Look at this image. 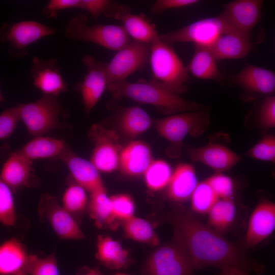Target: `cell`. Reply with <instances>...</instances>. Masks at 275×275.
Masks as SVG:
<instances>
[{"label": "cell", "mask_w": 275, "mask_h": 275, "mask_svg": "<svg viewBox=\"0 0 275 275\" xmlns=\"http://www.w3.org/2000/svg\"><path fill=\"white\" fill-rule=\"evenodd\" d=\"M30 76L34 86L44 95L58 96L67 91L56 59L44 61L37 57L32 59Z\"/></svg>", "instance_id": "2e32d148"}, {"label": "cell", "mask_w": 275, "mask_h": 275, "mask_svg": "<svg viewBox=\"0 0 275 275\" xmlns=\"http://www.w3.org/2000/svg\"><path fill=\"white\" fill-rule=\"evenodd\" d=\"M116 4L106 16L120 21L130 38L150 45L159 38L156 26L145 15L133 14L129 6Z\"/></svg>", "instance_id": "5bb4252c"}, {"label": "cell", "mask_w": 275, "mask_h": 275, "mask_svg": "<svg viewBox=\"0 0 275 275\" xmlns=\"http://www.w3.org/2000/svg\"><path fill=\"white\" fill-rule=\"evenodd\" d=\"M82 275H103L97 268L88 269Z\"/></svg>", "instance_id": "7dc6e473"}, {"label": "cell", "mask_w": 275, "mask_h": 275, "mask_svg": "<svg viewBox=\"0 0 275 275\" xmlns=\"http://www.w3.org/2000/svg\"><path fill=\"white\" fill-rule=\"evenodd\" d=\"M68 147L63 140L39 136L35 137L16 151L31 160L59 158Z\"/></svg>", "instance_id": "484cf974"}, {"label": "cell", "mask_w": 275, "mask_h": 275, "mask_svg": "<svg viewBox=\"0 0 275 275\" xmlns=\"http://www.w3.org/2000/svg\"><path fill=\"white\" fill-rule=\"evenodd\" d=\"M275 229V204L263 201L255 207L250 217L244 245L251 248L262 241Z\"/></svg>", "instance_id": "ac0fdd59"}, {"label": "cell", "mask_w": 275, "mask_h": 275, "mask_svg": "<svg viewBox=\"0 0 275 275\" xmlns=\"http://www.w3.org/2000/svg\"><path fill=\"white\" fill-rule=\"evenodd\" d=\"M69 169L76 183L90 194L105 189L98 170L90 161L76 155L69 147L58 158Z\"/></svg>", "instance_id": "d6986e66"}, {"label": "cell", "mask_w": 275, "mask_h": 275, "mask_svg": "<svg viewBox=\"0 0 275 275\" xmlns=\"http://www.w3.org/2000/svg\"><path fill=\"white\" fill-rule=\"evenodd\" d=\"M16 238L0 244V275H29L38 259Z\"/></svg>", "instance_id": "9a60e30c"}, {"label": "cell", "mask_w": 275, "mask_h": 275, "mask_svg": "<svg viewBox=\"0 0 275 275\" xmlns=\"http://www.w3.org/2000/svg\"><path fill=\"white\" fill-rule=\"evenodd\" d=\"M190 198L191 209L200 214L208 213L219 200L206 180L197 184Z\"/></svg>", "instance_id": "e575fe53"}, {"label": "cell", "mask_w": 275, "mask_h": 275, "mask_svg": "<svg viewBox=\"0 0 275 275\" xmlns=\"http://www.w3.org/2000/svg\"><path fill=\"white\" fill-rule=\"evenodd\" d=\"M259 119L265 128L275 126V97H268L263 101L259 112Z\"/></svg>", "instance_id": "7bdbcfd3"}, {"label": "cell", "mask_w": 275, "mask_h": 275, "mask_svg": "<svg viewBox=\"0 0 275 275\" xmlns=\"http://www.w3.org/2000/svg\"><path fill=\"white\" fill-rule=\"evenodd\" d=\"M107 90L114 98H129L136 102L154 106L166 114L196 111L203 106L188 101L178 95L144 79L136 82L123 80L108 84Z\"/></svg>", "instance_id": "7a4b0ae2"}, {"label": "cell", "mask_w": 275, "mask_h": 275, "mask_svg": "<svg viewBox=\"0 0 275 275\" xmlns=\"http://www.w3.org/2000/svg\"><path fill=\"white\" fill-rule=\"evenodd\" d=\"M190 256L179 237L154 249L142 267L143 275H194Z\"/></svg>", "instance_id": "5b68a950"}, {"label": "cell", "mask_w": 275, "mask_h": 275, "mask_svg": "<svg viewBox=\"0 0 275 275\" xmlns=\"http://www.w3.org/2000/svg\"><path fill=\"white\" fill-rule=\"evenodd\" d=\"M38 212L41 219L49 224L60 239L82 240L85 238L75 217L58 203L53 196L48 194L41 195Z\"/></svg>", "instance_id": "7c38bea8"}, {"label": "cell", "mask_w": 275, "mask_h": 275, "mask_svg": "<svg viewBox=\"0 0 275 275\" xmlns=\"http://www.w3.org/2000/svg\"><path fill=\"white\" fill-rule=\"evenodd\" d=\"M96 247V259L107 268L119 269L128 264V253L118 241L100 235L97 238Z\"/></svg>", "instance_id": "4316f807"}, {"label": "cell", "mask_w": 275, "mask_h": 275, "mask_svg": "<svg viewBox=\"0 0 275 275\" xmlns=\"http://www.w3.org/2000/svg\"><path fill=\"white\" fill-rule=\"evenodd\" d=\"M88 136L94 144L90 161L98 171L108 173L118 169L122 150L116 132L96 124L90 128Z\"/></svg>", "instance_id": "8fae6325"}, {"label": "cell", "mask_w": 275, "mask_h": 275, "mask_svg": "<svg viewBox=\"0 0 275 275\" xmlns=\"http://www.w3.org/2000/svg\"><path fill=\"white\" fill-rule=\"evenodd\" d=\"M207 47L216 61L243 58L253 46L249 36L233 32L222 34Z\"/></svg>", "instance_id": "7402d4cb"}, {"label": "cell", "mask_w": 275, "mask_h": 275, "mask_svg": "<svg viewBox=\"0 0 275 275\" xmlns=\"http://www.w3.org/2000/svg\"><path fill=\"white\" fill-rule=\"evenodd\" d=\"M115 275H128V274H125V273H118L116 274Z\"/></svg>", "instance_id": "681fc988"}, {"label": "cell", "mask_w": 275, "mask_h": 275, "mask_svg": "<svg viewBox=\"0 0 275 275\" xmlns=\"http://www.w3.org/2000/svg\"><path fill=\"white\" fill-rule=\"evenodd\" d=\"M29 275H59L57 261L53 253L37 259Z\"/></svg>", "instance_id": "b9f144b4"}, {"label": "cell", "mask_w": 275, "mask_h": 275, "mask_svg": "<svg viewBox=\"0 0 275 275\" xmlns=\"http://www.w3.org/2000/svg\"><path fill=\"white\" fill-rule=\"evenodd\" d=\"M195 45L194 56L186 69L194 76L203 79L220 80L222 74L216 60L207 47Z\"/></svg>", "instance_id": "83f0119b"}, {"label": "cell", "mask_w": 275, "mask_h": 275, "mask_svg": "<svg viewBox=\"0 0 275 275\" xmlns=\"http://www.w3.org/2000/svg\"><path fill=\"white\" fill-rule=\"evenodd\" d=\"M20 121L18 105L2 112L0 114V140L10 137Z\"/></svg>", "instance_id": "ab89813d"}, {"label": "cell", "mask_w": 275, "mask_h": 275, "mask_svg": "<svg viewBox=\"0 0 275 275\" xmlns=\"http://www.w3.org/2000/svg\"><path fill=\"white\" fill-rule=\"evenodd\" d=\"M188 152L193 161L202 163L218 173L231 169L241 158L226 147L213 143L189 148Z\"/></svg>", "instance_id": "44dd1931"}, {"label": "cell", "mask_w": 275, "mask_h": 275, "mask_svg": "<svg viewBox=\"0 0 275 275\" xmlns=\"http://www.w3.org/2000/svg\"><path fill=\"white\" fill-rule=\"evenodd\" d=\"M236 82L245 89L262 94L275 90V74L261 67L247 65L235 76Z\"/></svg>", "instance_id": "d4e9b609"}, {"label": "cell", "mask_w": 275, "mask_h": 275, "mask_svg": "<svg viewBox=\"0 0 275 275\" xmlns=\"http://www.w3.org/2000/svg\"><path fill=\"white\" fill-rule=\"evenodd\" d=\"M149 62L153 75L151 81L178 95L187 90L188 72L170 45L159 38L151 44Z\"/></svg>", "instance_id": "3957f363"}, {"label": "cell", "mask_w": 275, "mask_h": 275, "mask_svg": "<svg viewBox=\"0 0 275 275\" xmlns=\"http://www.w3.org/2000/svg\"><path fill=\"white\" fill-rule=\"evenodd\" d=\"M126 237L133 240L157 245L159 239L152 225L147 220L133 216L122 222Z\"/></svg>", "instance_id": "1f68e13d"}, {"label": "cell", "mask_w": 275, "mask_h": 275, "mask_svg": "<svg viewBox=\"0 0 275 275\" xmlns=\"http://www.w3.org/2000/svg\"><path fill=\"white\" fill-rule=\"evenodd\" d=\"M239 32L223 13L212 17L195 21L177 30L159 35L168 44L193 42L195 45L208 47L223 34Z\"/></svg>", "instance_id": "8992f818"}, {"label": "cell", "mask_w": 275, "mask_h": 275, "mask_svg": "<svg viewBox=\"0 0 275 275\" xmlns=\"http://www.w3.org/2000/svg\"><path fill=\"white\" fill-rule=\"evenodd\" d=\"M246 155L256 159L275 161V137L268 135L251 148Z\"/></svg>", "instance_id": "74e56055"}, {"label": "cell", "mask_w": 275, "mask_h": 275, "mask_svg": "<svg viewBox=\"0 0 275 275\" xmlns=\"http://www.w3.org/2000/svg\"><path fill=\"white\" fill-rule=\"evenodd\" d=\"M110 199L115 219L123 222L134 216L135 205L130 196L119 194L111 197Z\"/></svg>", "instance_id": "8d00e7d4"}, {"label": "cell", "mask_w": 275, "mask_h": 275, "mask_svg": "<svg viewBox=\"0 0 275 275\" xmlns=\"http://www.w3.org/2000/svg\"><path fill=\"white\" fill-rule=\"evenodd\" d=\"M56 32V29L36 21L5 23L0 28V41L8 44L10 56L22 58L27 55L30 44Z\"/></svg>", "instance_id": "9c48e42d"}, {"label": "cell", "mask_w": 275, "mask_h": 275, "mask_svg": "<svg viewBox=\"0 0 275 275\" xmlns=\"http://www.w3.org/2000/svg\"><path fill=\"white\" fill-rule=\"evenodd\" d=\"M197 184L194 167L188 163H180L173 172L167 185V196L175 202L186 201L190 198Z\"/></svg>", "instance_id": "cb8c5ba5"}, {"label": "cell", "mask_w": 275, "mask_h": 275, "mask_svg": "<svg viewBox=\"0 0 275 275\" xmlns=\"http://www.w3.org/2000/svg\"><path fill=\"white\" fill-rule=\"evenodd\" d=\"M167 219L185 245L195 269L236 267L261 272V266L249 257L242 246L228 240L182 207H175Z\"/></svg>", "instance_id": "6da1fadb"}, {"label": "cell", "mask_w": 275, "mask_h": 275, "mask_svg": "<svg viewBox=\"0 0 275 275\" xmlns=\"http://www.w3.org/2000/svg\"><path fill=\"white\" fill-rule=\"evenodd\" d=\"M248 271L239 267H229L221 269L219 275H248Z\"/></svg>", "instance_id": "bcb514c9"}, {"label": "cell", "mask_w": 275, "mask_h": 275, "mask_svg": "<svg viewBox=\"0 0 275 275\" xmlns=\"http://www.w3.org/2000/svg\"><path fill=\"white\" fill-rule=\"evenodd\" d=\"M13 191L0 177V222L7 226H13L16 213Z\"/></svg>", "instance_id": "d590c367"}, {"label": "cell", "mask_w": 275, "mask_h": 275, "mask_svg": "<svg viewBox=\"0 0 275 275\" xmlns=\"http://www.w3.org/2000/svg\"><path fill=\"white\" fill-rule=\"evenodd\" d=\"M199 2V0H157L152 6L150 12L158 14L168 9L185 7Z\"/></svg>", "instance_id": "ee69618b"}, {"label": "cell", "mask_w": 275, "mask_h": 275, "mask_svg": "<svg viewBox=\"0 0 275 275\" xmlns=\"http://www.w3.org/2000/svg\"><path fill=\"white\" fill-rule=\"evenodd\" d=\"M220 199H232L234 193V183L229 176L215 174L206 179Z\"/></svg>", "instance_id": "f35d334b"}, {"label": "cell", "mask_w": 275, "mask_h": 275, "mask_svg": "<svg viewBox=\"0 0 275 275\" xmlns=\"http://www.w3.org/2000/svg\"><path fill=\"white\" fill-rule=\"evenodd\" d=\"M209 227L222 234L233 224L236 207L232 199H219L208 212Z\"/></svg>", "instance_id": "f546056e"}, {"label": "cell", "mask_w": 275, "mask_h": 275, "mask_svg": "<svg viewBox=\"0 0 275 275\" xmlns=\"http://www.w3.org/2000/svg\"><path fill=\"white\" fill-rule=\"evenodd\" d=\"M150 45L131 39L107 63V85L126 78L149 62Z\"/></svg>", "instance_id": "30bf717a"}, {"label": "cell", "mask_w": 275, "mask_h": 275, "mask_svg": "<svg viewBox=\"0 0 275 275\" xmlns=\"http://www.w3.org/2000/svg\"><path fill=\"white\" fill-rule=\"evenodd\" d=\"M18 105L20 120L34 138L64 127L59 119L62 109L58 96L43 94L35 101Z\"/></svg>", "instance_id": "52a82bcc"}, {"label": "cell", "mask_w": 275, "mask_h": 275, "mask_svg": "<svg viewBox=\"0 0 275 275\" xmlns=\"http://www.w3.org/2000/svg\"><path fill=\"white\" fill-rule=\"evenodd\" d=\"M34 171L32 160L16 150L3 164L0 177L13 193H16L36 184Z\"/></svg>", "instance_id": "e0dca14e"}, {"label": "cell", "mask_w": 275, "mask_h": 275, "mask_svg": "<svg viewBox=\"0 0 275 275\" xmlns=\"http://www.w3.org/2000/svg\"><path fill=\"white\" fill-rule=\"evenodd\" d=\"M116 2L108 0H79L78 8L86 11L94 19L101 15L105 16Z\"/></svg>", "instance_id": "60d3db41"}, {"label": "cell", "mask_w": 275, "mask_h": 275, "mask_svg": "<svg viewBox=\"0 0 275 275\" xmlns=\"http://www.w3.org/2000/svg\"><path fill=\"white\" fill-rule=\"evenodd\" d=\"M5 101V99L3 97L1 91H0V102H4Z\"/></svg>", "instance_id": "c3c4849f"}, {"label": "cell", "mask_w": 275, "mask_h": 275, "mask_svg": "<svg viewBox=\"0 0 275 275\" xmlns=\"http://www.w3.org/2000/svg\"><path fill=\"white\" fill-rule=\"evenodd\" d=\"M172 174V168L168 162L163 160H153L144 174L148 188L156 191L167 186Z\"/></svg>", "instance_id": "d6a6232c"}, {"label": "cell", "mask_w": 275, "mask_h": 275, "mask_svg": "<svg viewBox=\"0 0 275 275\" xmlns=\"http://www.w3.org/2000/svg\"><path fill=\"white\" fill-rule=\"evenodd\" d=\"M81 61L87 72L76 89L80 93L85 113L88 115L107 88V63L97 61L89 54L85 55Z\"/></svg>", "instance_id": "4fadbf2b"}, {"label": "cell", "mask_w": 275, "mask_h": 275, "mask_svg": "<svg viewBox=\"0 0 275 275\" xmlns=\"http://www.w3.org/2000/svg\"><path fill=\"white\" fill-rule=\"evenodd\" d=\"M153 161L151 149L145 143L136 141L122 149L119 167L123 173L129 176L144 174Z\"/></svg>", "instance_id": "603a6c76"}, {"label": "cell", "mask_w": 275, "mask_h": 275, "mask_svg": "<svg viewBox=\"0 0 275 275\" xmlns=\"http://www.w3.org/2000/svg\"><path fill=\"white\" fill-rule=\"evenodd\" d=\"M119 124L127 136L134 138L147 131L152 124L147 113L138 106L124 108L121 112Z\"/></svg>", "instance_id": "f1b7e54d"}, {"label": "cell", "mask_w": 275, "mask_h": 275, "mask_svg": "<svg viewBox=\"0 0 275 275\" xmlns=\"http://www.w3.org/2000/svg\"><path fill=\"white\" fill-rule=\"evenodd\" d=\"M86 191L77 183L70 184L63 193L62 206L74 217L88 208L89 200Z\"/></svg>", "instance_id": "836d02e7"}, {"label": "cell", "mask_w": 275, "mask_h": 275, "mask_svg": "<svg viewBox=\"0 0 275 275\" xmlns=\"http://www.w3.org/2000/svg\"><path fill=\"white\" fill-rule=\"evenodd\" d=\"M79 0H50L43 9L48 18H56L57 12L71 8H78Z\"/></svg>", "instance_id": "f6af8a7d"}, {"label": "cell", "mask_w": 275, "mask_h": 275, "mask_svg": "<svg viewBox=\"0 0 275 275\" xmlns=\"http://www.w3.org/2000/svg\"><path fill=\"white\" fill-rule=\"evenodd\" d=\"M208 119L207 112L199 111L156 120L155 124L158 133L172 145L168 150V154L176 147L180 149L179 146L187 134L198 137L204 133L209 124Z\"/></svg>", "instance_id": "ba28073f"}, {"label": "cell", "mask_w": 275, "mask_h": 275, "mask_svg": "<svg viewBox=\"0 0 275 275\" xmlns=\"http://www.w3.org/2000/svg\"><path fill=\"white\" fill-rule=\"evenodd\" d=\"M87 208L90 217L98 227L111 225L115 220L110 197L107 196L106 189L90 194Z\"/></svg>", "instance_id": "4dcf8cb0"}, {"label": "cell", "mask_w": 275, "mask_h": 275, "mask_svg": "<svg viewBox=\"0 0 275 275\" xmlns=\"http://www.w3.org/2000/svg\"><path fill=\"white\" fill-rule=\"evenodd\" d=\"M263 1L262 0H236L227 3L223 13L240 32L249 36L259 22Z\"/></svg>", "instance_id": "ffe728a7"}, {"label": "cell", "mask_w": 275, "mask_h": 275, "mask_svg": "<svg viewBox=\"0 0 275 275\" xmlns=\"http://www.w3.org/2000/svg\"><path fill=\"white\" fill-rule=\"evenodd\" d=\"M65 35L72 41L91 42L115 51L123 48L131 40L122 25H91L88 17L81 14L75 15L69 21Z\"/></svg>", "instance_id": "277c9868"}]
</instances>
